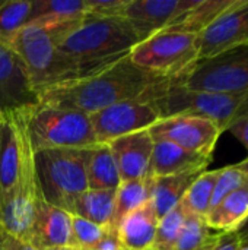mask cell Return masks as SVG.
Here are the masks:
<instances>
[{"instance_id": "cell-1", "label": "cell", "mask_w": 248, "mask_h": 250, "mask_svg": "<svg viewBox=\"0 0 248 250\" xmlns=\"http://www.w3.org/2000/svg\"><path fill=\"white\" fill-rule=\"evenodd\" d=\"M129 56L41 91L38 103L94 114L113 104L139 98L151 86L167 79L136 66Z\"/></svg>"}, {"instance_id": "cell-2", "label": "cell", "mask_w": 248, "mask_h": 250, "mask_svg": "<svg viewBox=\"0 0 248 250\" xmlns=\"http://www.w3.org/2000/svg\"><path fill=\"white\" fill-rule=\"evenodd\" d=\"M82 16H42L28 22L6 42L19 57L37 94L69 79L83 76L57 47V40L85 19Z\"/></svg>"}, {"instance_id": "cell-3", "label": "cell", "mask_w": 248, "mask_h": 250, "mask_svg": "<svg viewBox=\"0 0 248 250\" xmlns=\"http://www.w3.org/2000/svg\"><path fill=\"white\" fill-rule=\"evenodd\" d=\"M140 42L133 25L120 15H86L57 40L63 56L88 75L123 57Z\"/></svg>"}, {"instance_id": "cell-4", "label": "cell", "mask_w": 248, "mask_h": 250, "mask_svg": "<svg viewBox=\"0 0 248 250\" xmlns=\"http://www.w3.org/2000/svg\"><path fill=\"white\" fill-rule=\"evenodd\" d=\"M142 98L148 101L159 119L194 116L213 122L222 132L241 116L248 114V97L190 91L174 79H162L151 86Z\"/></svg>"}, {"instance_id": "cell-5", "label": "cell", "mask_w": 248, "mask_h": 250, "mask_svg": "<svg viewBox=\"0 0 248 250\" xmlns=\"http://www.w3.org/2000/svg\"><path fill=\"white\" fill-rule=\"evenodd\" d=\"M16 114L34 151L85 149L96 145L91 117L86 113L38 103Z\"/></svg>"}, {"instance_id": "cell-6", "label": "cell", "mask_w": 248, "mask_h": 250, "mask_svg": "<svg viewBox=\"0 0 248 250\" xmlns=\"http://www.w3.org/2000/svg\"><path fill=\"white\" fill-rule=\"evenodd\" d=\"M86 149L34 151L37 183L42 198L69 214L77 196L88 190Z\"/></svg>"}, {"instance_id": "cell-7", "label": "cell", "mask_w": 248, "mask_h": 250, "mask_svg": "<svg viewBox=\"0 0 248 250\" xmlns=\"http://www.w3.org/2000/svg\"><path fill=\"white\" fill-rule=\"evenodd\" d=\"M129 57L136 66L158 76L180 78L199 60L197 34L168 26L140 41Z\"/></svg>"}, {"instance_id": "cell-8", "label": "cell", "mask_w": 248, "mask_h": 250, "mask_svg": "<svg viewBox=\"0 0 248 250\" xmlns=\"http://www.w3.org/2000/svg\"><path fill=\"white\" fill-rule=\"evenodd\" d=\"M174 81L190 91L248 97V44L197 60Z\"/></svg>"}, {"instance_id": "cell-9", "label": "cell", "mask_w": 248, "mask_h": 250, "mask_svg": "<svg viewBox=\"0 0 248 250\" xmlns=\"http://www.w3.org/2000/svg\"><path fill=\"white\" fill-rule=\"evenodd\" d=\"M89 117L95 141L99 145H108L121 136L148 130L159 120L155 108L142 97L113 104L89 114Z\"/></svg>"}, {"instance_id": "cell-10", "label": "cell", "mask_w": 248, "mask_h": 250, "mask_svg": "<svg viewBox=\"0 0 248 250\" xmlns=\"http://www.w3.org/2000/svg\"><path fill=\"white\" fill-rule=\"evenodd\" d=\"M31 148L18 114H3L0 120V211L18 190L25 158Z\"/></svg>"}, {"instance_id": "cell-11", "label": "cell", "mask_w": 248, "mask_h": 250, "mask_svg": "<svg viewBox=\"0 0 248 250\" xmlns=\"http://www.w3.org/2000/svg\"><path fill=\"white\" fill-rule=\"evenodd\" d=\"M148 130L153 141H165L206 157H213V149L222 135V130L213 122L194 116L159 119Z\"/></svg>"}, {"instance_id": "cell-12", "label": "cell", "mask_w": 248, "mask_h": 250, "mask_svg": "<svg viewBox=\"0 0 248 250\" xmlns=\"http://www.w3.org/2000/svg\"><path fill=\"white\" fill-rule=\"evenodd\" d=\"M199 60L248 44V0H234L199 35Z\"/></svg>"}, {"instance_id": "cell-13", "label": "cell", "mask_w": 248, "mask_h": 250, "mask_svg": "<svg viewBox=\"0 0 248 250\" xmlns=\"http://www.w3.org/2000/svg\"><path fill=\"white\" fill-rule=\"evenodd\" d=\"M199 0H124L118 13L136 29L140 41L171 26Z\"/></svg>"}, {"instance_id": "cell-14", "label": "cell", "mask_w": 248, "mask_h": 250, "mask_svg": "<svg viewBox=\"0 0 248 250\" xmlns=\"http://www.w3.org/2000/svg\"><path fill=\"white\" fill-rule=\"evenodd\" d=\"M38 104L26 72L15 51L0 41V107L4 114Z\"/></svg>"}, {"instance_id": "cell-15", "label": "cell", "mask_w": 248, "mask_h": 250, "mask_svg": "<svg viewBox=\"0 0 248 250\" xmlns=\"http://www.w3.org/2000/svg\"><path fill=\"white\" fill-rule=\"evenodd\" d=\"M70 237V214L48 204L38 192L26 242L35 250L67 248Z\"/></svg>"}, {"instance_id": "cell-16", "label": "cell", "mask_w": 248, "mask_h": 250, "mask_svg": "<svg viewBox=\"0 0 248 250\" xmlns=\"http://www.w3.org/2000/svg\"><path fill=\"white\" fill-rule=\"evenodd\" d=\"M108 145L114 155L121 182L152 177L151 161L153 139L149 130H139L121 136Z\"/></svg>"}, {"instance_id": "cell-17", "label": "cell", "mask_w": 248, "mask_h": 250, "mask_svg": "<svg viewBox=\"0 0 248 250\" xmlns=\"http://www.w3.org/2000/svg\"><path fill=\"white\" fill-rule=\"evenodd\" d=\"M212 157L183 149L165 141H153L151 174L152 177L177 176L190 171H206Z\"/></svg>"}, {"instance_id": "cell-18", "label": "cell", "mask_w": 248, "mask_h": 250, "mask_svg": "<svg viewBox=\"0 0 248 250\" xmlns=\"http://www.w3.org/2000/svg\"><path fill=\"white\" fill-rule=\"evenodd\" d=\"M159 218L152 201L139 207L123 218L117 227L118 239L124 250H151Z\"/></svg>"}, {"instance_id": "cell-19", "label": "cell", "mask_w": 248, "mask_h": 250, "mask_svg": "<svg viewBox=\"0 0 248 250\" xmlns=\"http://www.w3.org/2000/svg\"><path fill=\"white\" fill-rule=\"evenodd\" d=\"M248 217V183L238 188L225 196L216 207H213L208 215V226L218 231H235Z\"/></svg>"}, {"instance_id": "cell-20", "label": "cell", "mask_w": 248, "mask_h": 250, "mask_svg": "<svg viewBox=\"0 0 248 250\" xmlns=\"http://www.w3.org/2000/svg\"><path fill=\"white\" fill-rule=\"evenodd\" d=\"M86 179L88 189L115 190L120 183L118 168L110 145H94L86 149Z\"/></svg>"}, {"instance_id": "cell-21", "label": "cell", "mask_w": 248, "mask_h": 250, "mask_svg": "<svg viewBox=\"0 0 248 250\" xmlns=\"http://www.w3.org/2000/svg\"><path fill=\"white\" fill-rule=\"evenodd\" d=\"M202 173L203 171H190L177 176L153 177L151 201L159 220L183 201L189 188Z\"/></svg>"}, {"instance_id": "cell-22", "label": "cell", "mask_w": 248, "mask_h": 250, "mask_svg": "<svg viewBox=\"0 0 248 250\" xmlns=\"http://www.w3.org/2000/svg\"><path fill=\"white\" fill-rule=\"evenodd\" d=\"M114 201H115V190L88 189L77 196L70 214L85 218L99 227L111 229Z\"/></svg>"}, {"instance_id": "cell-23", "label": "cell", "mask_w": 248, "mask_h": 250, "mask_svg": "<svg viewBox=\"0 0 248 250\" xmlns=\"http://www.w3.org/2000/svg\"><path fill=\"white\" fill-rule=\"evenodd\" d=\"M152 186L153 177H146L140 180L121 182L115 189V201H114V214L111 229L117 230L124 217L145 205L152 198Z\"/></svg>"}, {"instance_id": "cell-24", "label": "cell", "mask_w": 248, "mask_h": 250, "mask_svg": "<svg viewBox=\"0 0 248 250\" xmlns=\"http://www.w3.org/2000/svg\"><path fill=\"white\" fill-rule=\"evenodd\" d=\"M234 0H199V3L184 13L171 26L180 31L200 34L210 22H213Z\"/></svg>"}, {"instance_id": "cell-25", "label": "cell", "mask_w": 248, "mask_h": 250, "mask_svg": "<svg viewBox=\"0 0 248 250\" xmlns=\"http://www.w3.org/2000/svg\"><path fill=\"white\" fill-rule=\"evenodd\" d=\"M218 174H219V170H213V171L206 170L193 182V185L189 188V190L186 192L181 201V205L186 208L187 212L206 218L210 209L213 188H215Z\"/></svg>"}, {"instance_id": "cell-26", "label": "cell", "mask_w": 248, "mask_h": 250, "mask_svg": "<svg viewBox=\"0 0 248 250\" xmlns=\"http://www.w3.org/2000/svg\"><path fill=\"white\" fill-rule=\"evenodd\" d=\"M32 15V0H0V41L7 42Z\"/></svg>"}, {"instance_id": "cell-27", "label": "cell", "mask_w": 248, "mask_h": 250, "mask_svg": "<svg viewBox=\"0 0 248 250\" xmlns=\"http://www.w3.org/2000/svg\"><path fill=\"white\" fill-rule=\"evenodd\" d=\"M216 234H212V229L208 226L205 217L187 212L174 250H200Z\"/></svg>"}, {"instance_id": "cell-28", "label": "cell", "mask_w": 248, "mask_h": 250, "mask_svg": "<svg viewBox=\"0 0 248 250\" xmlns=\"http://www.w3.org/2000/svg\"><path fill=\"white\" fill-rule=\"evenodd\" d=\"M186 215L187 211L181 205V202L175 208H172L167 215H164L158 223L153 245L151 250H174L181 227L184 224Z\"/></svg>"}, {"instance_id": "cell-29", "label": "cell", "mask_w": 248, "mask_h": 250, "mask_svg": "<svg viewBox=\"0 0 248 250\" xmlns=\"http://www.w3.org/2000/svg\"><path fill=\"white\" fill-rule=\"evenodd\" d=\"M107 230L108 229L99 227L85 218L70 214V237L67 248L94 250L104 237Z\"/></svg>"}, {"instance_id": "cell-30", "label": "cell", "mask_w": 248, "mask_h": 250, "mask_svg": "<svg viewBox=\"0 0 248 250\" xmlns=\"http://www.w3.org/2000/svg\"><path fill=\"white\" fill-rule=\"evenodd\" d=\"M88 15V0H32L31 21L42 16ZM29 21V22H31Z\"/></svg>"}, {"instance_id": "cell-31", "label": "cell", "mask_w": 248, "mask_h": 250, "mask_svg": "<svg viewBox=\"0 0 248 250\" xmlns=\"http://www.w3.org/2000/svg\"><path fill=\"white\" fill-rule=\"evenodd\" d=\"M247 183L248 177L246 176V173H243L235 164L219 168V174H218V179H216V183H215V188H213L210 209L213 207H216L231 192L237 190L238 188H241V186H244Z\"/></svg>"}, {"instance_id": "cell-32", "label": "cell", "mask_w": 248, "mask_h": 250, "mask_svg": "<svg viewBox=\"0 0 248 250\" xmlns=\"http://www.w3.org/2000/svg\"><path fill=\"white\" fill-rule=\"evenodd\" d=\"M227 130L231 132V133L244 145V148L247 149L248 152V114L241 116V117H238L237 120H234V122L228 126Z\"/></svg>"}, {"instance_id": "cell-33", "label": "cell", "mask_w": 248, "mask_h": 250, "mask_svg": "<svg viewBox=\"0 0 248 250\" xmlns=\"http://www.w3.org/2000/svg\"><path fill=\"white\" fill-rule=\"evenodd\" d=\"M94 250H124L120 239H118V233L117 230L108 229L104 234V237L101 239V242L96 245V248Z\"/></svg>"}, {"instance_id": "cell-34", "label": "cell", "mask_w": 248, "mask_h": 250, "mask_svg": "<svg viewBox=\"0 0 248 250\" xmlns=\"http://www.w3.org/2000/svg\"><path fill=\"white\" fill-rule=\"evenodd\" d=\"M241 242L237 237L234 231H227V233H219L216 246L213 250H240Z\"/></svg>"}, {"instance_id": "cell-35", "label": "cell", "mask_w": 248, "mask_h": 250, "mask_svg": "<svg viewBox=\"0 0 248 250\" xmlns=\"http://www.w3.org/2000/svg\"><path fill=\"white\" fill-rule=\"evenodd\" d=\"M0 250H35L28 243L18 240L7 234L3 229H0Z\"/></svg>"}, {"instance_id": "cell-36", "label": "cell", "mask_w": 248, "mask_h": 250, "mask_svg": "<svg viewBox=\"0 0 248 250\" xmlns=\"http://www.w3.org/2000/svg\"><path fill=\"white\" fill-rule=\"evenodd\" d=\"M234 233L237 234V237L240 239L241 243H248V217L247 220H246Z\"/></svg>"}, {"instance_id": "cell-37", "label": "cell", "mask_w": 248, "mask_h": 250, "mask_svg": "<svg viewBox=\"0 0 248 250\" xmlns=\"http://www.w3.org/2000/svg\"><path fill=\"white\" fill-rule=\"evenodd\" d=\"M218 237H219V233H218V234H216V236H215V237H213V239H212V240H210L209 243H206V245H205V246H203V248H202L200 250H213V248L216 246Z\"/></svg>"}, {"instance_id": "cell-38", "label": "cell", "mask_w": 248, "mask_h": 250, "mask_svg": "<svg viewBox=\"0 0 248 250\" xmlns=\"http://www.w3.org/2000/svg\"><path fill=\"white\" fill-rule=\"evenodd\" d=\"M243 173H246V176L248 177V157L244 160V161H241V163H238V164H235Z\"/></svg>"}, {"instance_id": "cell-39", "label": "cell", "mask_w": 248, "mask_h": 250, "mask_svg": "<svg viewBox=\"0 0 248 250\" xmlns=\"http://www.w3.org/2000/svg\"><path fill=\"white\" fill-rule=\"evenodd\" d=\"M240 250H248V243H241V248Z\"/></svg>"}, {"instance_id": "cell-40", "label": "cell", "mask_w": 248, "mask_h": 250, "mask_svg": "<svg viewBox=\"0 0 248 250\" xmlns=\"http://www.w3.org/2000/svg\"><path fill=\"white\" fill-rule=\"evenodd\" d=\"M48 250H69V248H54V249H48Z\"/></svg>"}, {"instance_id": "cell-41", "label": "cell", "mask_w": 248, "mask_h": 250, "mask_svg": "<svg viewBox=\"0 0 248 250\" xmlns=\"http://www.w3.org/2000/svg\"><path fill=\"white\" fill-rule=\"evenodd\" d=\"M3 114H4V113H3V110H1V107H0V120H1V117H3Z\"/></svg>"}, {"instance_id": "cell-42", "label": "cell", "mask_w": 248, "mask_h": 250, "mask_svg": "<svg viewBox=\"0 0 248 250\" xmlns=\"http://www.w3.org/2000/svg\"><path fill=\"white\" fill-rule=\"evenodd\" d=\"M69 250H83V249H70V248H69Z\"/></svg>"}, {"instance_id": "cell-43", "label": "cell", "mask_w": 248, "mask_h": 250, "mask_svg": "<svg viewBox=\"0 0 248 250\" xmlns=\"http://www.w3.org/2000/svg\"><path fill=\"white\" fill-rule=\"evenodd\" d=\"M0 229H1V227H0Z\"/></svg>"}]
</instances>
